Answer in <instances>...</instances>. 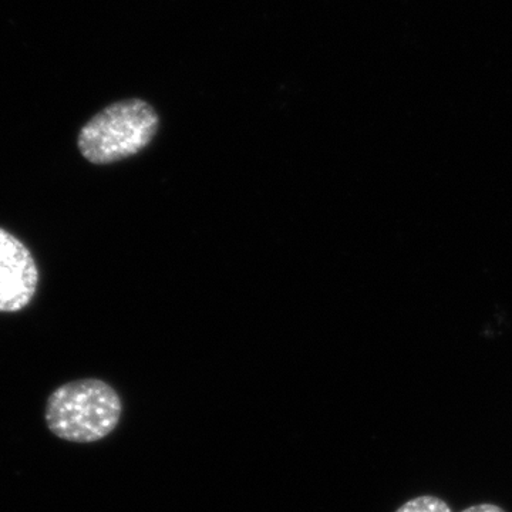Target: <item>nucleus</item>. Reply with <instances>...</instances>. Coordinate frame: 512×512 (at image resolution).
<instances>
[{
    "mask_svg": "<svg viewBox=\"0 0 512 512\" xmlns=\"http://www.w3.org/2000/svg\"><path fill=\"white\" fill-rule=\"evenodd\" d=\"M461 512H505L503 508L497 507L494 504H478L473 507L467 508V510Z\"/></svg>",
    "mask_w": 512,
    "mask_h": 512,
    "instance_id": "nucleus-5",
    "label": "nucleus"
},
{
    "mask_svg": "<svg viewBox=\"0 0 512 512\" xmlns=\"http://www.w3.org/2000/svg\"><path fill=\"white\" fill-rule=\"evenodd\" d=\"M396 512H453L448 507L446 501L433 495H421V497L413 498L407 501Z\"/></svg>",
    "mask_w": 512,
    "mask_h": 512,
    "instance_id": "nucleus-4",
    "label": "nucleus"
},
{
    "mask_svg": "<svg viewBox=\"0 0 512 512\" xmlns=\"http://www.w3.org/2000/svg\"><path fill=\"white\" fill-rule=\"evenodd\" d=\"M158 128L160 117L150 103L121 100L84 124L77 146L89 163L113 164L140 154L157 136Z\"/></svg>",
    "mask_w": 512,
    "mask_h": 512,
    "instance_id": "nucleus-2",
    "label": "nucleus"
},
{
    "mask_svg": "<svg viewBox=\"0 0 512 512\" xmlns=\"http://www.w3.org/2000/svg\"><path fill=\"white\" fill-rule=\"evenodd\" d=\"M123 403L119 393L100 379L63 384L46 403V423L59 439L70 443H96L119 426Z\"/></svg>",
    "mask_w": 512,
    "mask_h": 512,
    "instance_id": "nucleus-1",
    "label": "nucleus"
},
{
    "mask_svg": "<svg viewBox=\"0 0 512 512\" xmlns=\"http://www.w3.org/2000/svg\"><path fill=\"white\" fill-rule=\"evenodd\" d=\"M39 269L29 248L0 228V312H19L32 302Z\"/></svg>",
    "mask_w": 512,
    "mask_h": 512,
    "instance_id": "nucleus-3",
    "label": "nucleus"
}]
</instances>
